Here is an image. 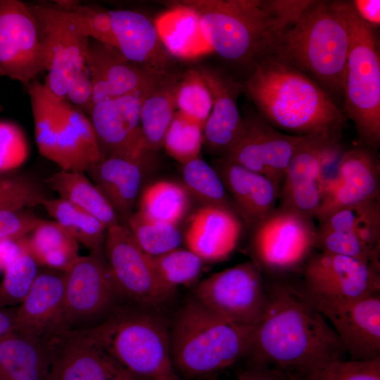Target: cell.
<instances>
[{
  "label": "cell",
  "mask_w": 380,
  "mask_h": 380,
  "mask_svg": "<svg viewBox=\"0 0 380 380\" xmlns=\"http://www.w3.org/2000/svg\"><path fill=\"white\" fill-rule=\"evenodd\" d=\"M42 205L72 238L90 253L103 252L107 227L93 215L62 198H46Z\"/></svg>",
  "instance_id": "36"
},
{
  "label": "cell",
  "mask_w": 380,
  "mask_h": 380,
  "mask_svg": "<svg viewBox=\"0 0 380 380\" xmlns=\"http://www.w3.org/2000/svg\"><path fill=\"white\" fill-rule=\"evenodd\" d=\"M125 224L137 244L151 257L179 248L183 241L177 224L153 220L139 210Z\"/></svg>",
  "instance_id": "39"
},
{
  "label": "cell",
  "mask_w": 380,
  "mask_h": 380,
  "mask_svg": "<svg viewBox=\"0 0 380 380\" xmlns=\"http://www.w3.org/2000/svg\"><path fill=\"white\" fill-rule=\"evenodd\" d=\"M87 66L94 103L127 94H145L163 75L145 70L127 60L115 48L92 39H89Z\"/></svg>",
  "instance_id": "21"
},
{
  "label": "cell",
  "mask_w": 380,
  "mask_h": 380,
  "mask_svg": "<svg viewBox=\"0 0 380 380\" xmlns=\"http://www.w3.org/2000/svg\"><path fill=\"white\" fill-rule=\"evenodd\" d=\"M175 102L177 111L204 127L211 113V93L198 69L182 72Z\"/></svg>",
  "instance_id": "42"
},
{
  "label": "cell",
  "mask_w": 380,
  "mask_h": 380,
  "mask_svg": "<svg viewBox=\"0 0 380 380\" xmlns=\"http://www.w3.org/2000/svg\"><path fill=\"white\" fill-rule=\"evenodd\" d=\"M65 100L89 115L94 103L91 75L87 65L72 78Z\"/></svg>",
  "instance_id": "49"
},
{
  "label": "cell",
  "mask_w": 380,
  "mask_h": 380,
  "mask_svg": "<svg viewBox=\"0 0 380 380\" xmlns=\"http://www.w3.org/2000/svg\"><path fill=\"white\" fill-rule=\"evenodd\" d=\"M103 253L127 303L156 309L173 298L176 291L160 281L151 256L137 244L126 224L119 223L107 229Z\"/></svg>",
  "instance_id": "11"
},
{
  "label": "cell",
  "mask_w": 380,
  "mask_h": 380,
  "mask_svg": "<svg viewBox=\"0 0 380 380\" xmlns=\"http://www.w3.org/2000/svg\"><path fill=\"white\" fill-rule=\"evenodd\" d=\"M317 226L345 232L373 251L380 245V200L341 208L318 221Z\"/></svg>",
  "instance_id": "35"
},
{
  "label": "cell",
  "mask_w": 380,
  "mask_h": 380,
  "mask_svg": "<svg viewBox=\"0 0 380 380\" xmlns=\"http://www.w3.org/2000/svg\"><path fill=\"white\" fill-rule=\"evenodd\" d=\"M27 236L0 241V270L4 271L21 255L28 253Z\"/></svg>",
  "instance_id": "51"
},
{
  "label": "cell",
  "mask_w": 380,
  "mask_h": 380,
  "mask_svg": "<svg viewBox=\"0 0 380 380\" xmlns=\"http://www.w3.org/2000/svg\"><path fill=\"white\" fill-rule=\"evenodd\" d=\"M40 34L48 75L45 84L65 99L73 76L87 65L89 38L52 5L28 4Z\"/></svg>",
  "instance_id": "13"
},
{
  "label": "cell",
  "mask_w": 380,
  "mask_h": 380,
  "mask_svg": "<svg viewBox=\"0 0 380 380\" xmlns=\"http://www.w3.org/2000/svg\"><path fill=\"white\" fill-rule=\"evenodd\" d=\"M243 119L244 128L240 137L222 157L267 177L281 187L293 156L312 136L281 132L260 115Z\"/></svg>",
  "instance_id": "15"
},
{
  "label": "cell",
  "mask_w": 380,
  "mask_h": 380,
  "mask_svg": "<svg viewBox=\"0 0 380 380\" xmlns=\"http://www.w3.org/2000/svg\"><path fill=\"white\" fill-rule=\"evenodd\" d=\"M254 327L226 319L191 297L179 310L170 329L176 372L180 378L195 379L232 367L250 355Z\"/></svg>",
  "instance_id": "3"
},
{
  "label": "cell",
  "mask_w": 380,
  "mask_h": 380,
  "mask_svg": "<svg viewBox=\"0 0 380 380\" xmlns=\"http://www.w3.org/2000/svg\"><path fill=\"white\" fill-rule=\"evenodd\" d=\"M245 229L234 211L204 205L192 215L183 241L186 248L204 262H217L227 259L235 251Z\"/></svg>",
  "instance_id": "25"
},
{
  "label": "cell",
  "mask_w": 380,
  "mask_h": 380,
  "mask_svg": "<svg viewBox=\"0 0 380 380\" xmlns=\"http://www.w3.org/2000/svg\"><path fill=\"white\" fill-rule=\"evenodd\" d=\"M41 221L25 209L0 210V241L28 235Z\"/></svg>",
  "instance_id": "48"
},
{
  "label": "cell",
  "mask_w": 380,
  "mask_h": 380,
  "mask_svg": "<svg viewBox=\"0 0 380 380\" xmlns=\"http://www.w3.org/2000/svg\"><path fill=\"white\" fill-rule=\"evenodd\" d=\"M214 167L246 229L251 230L277 208L281 187L267 177L222 156Z\"/></svg>",
  "instance_id": "26"
},
{
  "label": "cell",
  "mask_w": 380,
  "mask_h": 380,
  "mask_svg": "<svg viewBox=\"0 0 380 380\" xmlns=\"http://www.w3.org/2000/svg\"><path fill=\"white\" fill-rule=\"evenodd\" d=\"M151 258L160 281L175 291L179 286L194 284L204 263L196 253L180 247Z\"/></svg>",
  "instance_id": "40"
},
{
  "label": "cell",
  "mask_w": 380,
  "mask_h": 380,
  "mask_svg": "<svg viewBox=\"0 0 380 380\" xmlns=\"http://www.w3.org/2000/svg\"><path fill=\"white\" fill-rule=\"evenodd\" d=\"M260 117L274 128L298 136L340 140L346 118L312 78L267 54L243 87Z\"/></svg>",
  "instance_id": "2"
},
{
  "label": "cell",
  "mask_w": 380,
  "mask_h": 380,
  "mask_svg": "<svg viewBox=\"0 0 380 380\" xmlns=\"http://www.w3.org/2000/svg\"><path fill=\"white\" fill-rule=\"evenodd\" d=\"M348 32L349 47L343 89L344 116L354 124L363 145L380 146V58L374 29L362 20L349 1H331Z\"/></svg>",
  "instance_id": "7"
},
{
  "label": "cell",
  "mask_w": 380,
  "mask_h": 380,
  "mask_svg": "<svg viewBox=\"0 0 380 380\" xmlns=\"http://www.w3.org/2000/svg\"><path fill=\"white\" fill-rule=\"evenodd\" d=\"M349 2L357 15L362 20L373 29H376L379 27V0H353Z\"/></svg>",
  "instance_id": "52"
},
{
  "label": "cell",
  "mask_w": 380,
  "mask_h": 380,
  "mask_svg": "<svg viewBox=\"0 0 380 380\" xmlns=\"http://www.w3.org/2000/svg\"><path fill=\"white\" fill-rule=\"evenodd\" d=\"M182 73L173 70L162 75L144 94L140 122L147 149L163 147L165 134L177 112L175 95Z\"/></svg>",
  "instance_id": "31"
},
{
  "label": "cell",
  "mask_w": 380,
  "mask_h": 380,
  "mask_svg": "<svg viewBox=\"0 0 380 380\" xmlns=\"http://www.w3.org/2000/svg\"><path fill=\"white\" fill-rule=\"evenodd\" d=\"M49 380H141L115 362L86 331L62 332L46 342Z\"/></svg>",
  "instance_id": "16"
},
{
  "label": "cell",
  "mask_w": 380,
  "mask_h": 380,
  "mask_svg": "<svg viewBox=\"0 0 380 380\" xmlns=\"http://www.w3.org/2000/svg\"><path fill=\"white\" fill-rule=\"evenodd\" d=\"M288 380H312L310 376H300L295 375L286 376Z\"/></svg>",
  "instance_id": "54"
},
{
  "label": "cell",
  "mask_w": 380,
  "mask_h": 380,
  "mask_svg": "<svg viewBox=\"0 0 380 380\" xmlns=\"http://www.w3.org/2000/svg\"><path fill=\"white\" fill-rule=\"evenodd\" d=\"M203 144V127L177 111L165 134L167 153L184 165L199 157Z\"/></svg>",
  "instance_id": "43"
},
{
  "label": "cell",
  "mask_w": 380,
  "mask_h": 380,
  "mask_svg": "<svg viewBox=\"0 0 380 380\" xmlns=\"http://www.w3.org/2000/svg\"><path fill=\"white\" fill-rule=\"evenodd\" d=\"M146 158L110 156L87 171L118 220L123 217L127 221L133 214L132 212L141 185L143 166Z\"/></svg>",
  "instance_id": "28"
},
{
  "label": "cell",
  "mask_w": 380,
  "mask_h": 380,
  "mask_svg": "<svg viewBox=\"0 0 380 380\" xmlns=\"http://www.w3.org/2000/svg\"><path fill=\"white\" fill-rule=\"evenodd\" d=\"M155 24L167 53L182 61H192L213 53L203 35L198 14L179 1L159 15Z\"/></svg>",
  "instance_id": "29"
},
{
  "label": "cell",
  "mask_w": 380,
  "mask_h": 380,
  "mask_svg": "<svg viewBox=\"0 0 380 380\" xmlns=\"http://www.w3.org/2000/svg\"><path fill=\"white\" fill-rule=\"evenodd\" d=\"M212 96L211 113L203 127V144L209 152L223 156L236 144L244 128L237 99L243 87L224 72L198 69Z\"/></svg>",
  "instance_id": "22"
},
{
  "label": "cell",
  "mask_w": 380,
  "mask_h": 380,
  "mask_svg": "<svg viewBox=\"0 0 380 380\" xmlns=\"http://www.w3.org/2000/svg\"><path fill=\"white\" fill-rule=\"evenodd\" d=\"M264 276L266 304L254 327L250 358L300 376L343 360L338 335L306 293L300 274Z\"/></svg>",
  "instance_id": "1"
},
{
  "label": "cell",
  "mask_w": 380,
  "mask_h": 380,
  "mask_svg": "<svg viewBox=\"0 0 380 380\" xmlns=\"http://www.w3.org/2000/svg\"><path fill=\"white\" fill-rule=\"evenodd\" d=\"M337 141L312 137L296 151L284 172L277 206L315 220L322 198L321 158L327 146Z\"/></svg>",
  "instance_id": "24"
},
{
  "label": "cell",
  "mask_w": 380,
  "mask_h": 380,
  "mask_svg": "<svg viewBox=\"0 0 380 380\" xmlns=\"http://www.w3.org/2000/svg\"><path fill=\"white\" fill-rule=\"evenodd\" d=\"M28 155V143L21 128L13 122L0 120V174L20 167Z\"/></svg>",
  "instance_id": "47"
},
{
  "label": "cell",
  "mask_w": 380,
  "mask_h": 380,
  "mask_svg": "<svg viewBox=\"0 0 380 380\" xmlns=\"http://www.w3.org/2000/svg\"><path fill=\"white\" fill-rule=\"evenodd\" d=\"M314 220L277 206L251 229L252 260L267 276L300 274L316 250Z\"/></svg>",
  "instance_id": "8"
},
{
  "label": "cell",
  "mask_w": 380,
  "mask_h": 380,
  "mask_svg": "<svg viewBox=\"0 0 380 380\" xmlns=\"http://www.w3.org/2000/svg\"><path fill=\"white\" fill-rule=\"evenodd\" d=\"M303 288L316 306L380 293V271L369 262L315 250L304 265Z\"/></svg>",
  "instance_id": "12"
},
{
  "label": "cell",
  "mask_w": 380,
  "mask_h": 380,
  "mask_svg": "<svg viewBox=\"0 0 380 380\" xmlns=\"http://www.w3.org/2000/svg\"><path fill=\"white\" fill-rule=\"evenodd\" d=\"M104 158L89 118L63 99L56 164L62 170L84 172Z\"/></svg>",
  "instance_id": "27"
},
{
  "label": "cell",
  "mask_w": 380,
  "mask_h": 380,
  "mask_svg": "<svg viewBox=\"0 0 380 380\" xmlns=\"http://www.w3.org/2000/svg\"><path fill=\"white\" fill-rule=\"evenodd\" d=\"M51 354L47 345L13 331L0 339V380H49Z\"/></svg>",
  "instance_id": "30"
},
{
  "label": "cell",
  "mask_w": 380,
  "mask_h": 380,
  "mask_svg": "<svg viewBox=\"0 0 380 380\" xmlns=\"http://www.w3.org/2000/svg\"><path fill=\"white\" fill-rule=\"evenodd\" d=\"M44 70L39 28L27 4L0 0V76L27 87Z\"/></svg>",
  "instance_id": "14"
},
{
  "label": "cell",
  "mask_w": 380,
  "mask_h": 380,
  "mask_svg": "<svg viewBox=\"0 0 380 380\" xmlns=\"http://www.w3.org/2000/svg\"><path fill=\"white\" fill-rule=\"evenodd\" d=\"M194 297L220 317L255 327L266 304L263 272L253 260H248L215 272L201 281Z\"/></svg>",
  "instance_id": "10"
},
{
  "label": "cell",
  "mask_w": 380,
  "mask_h": 380,
  "mask_svg": "<svg viewBox=\"0 0 380 380\" xmlns=\"http://www.w3.org/2000/svg\"><path fill=\"white\" fill-rule=\"evenodd\" d=\"M46 183L60 198L93 215L107 229L120 223L108 200L84 172L61 170L49 177Z\"/></svg>",
  "instance_id": "32"
},
{
  "label": "cell",
  "mask_w": 380,
  "mask_h": 380,
  "mask_svg": "<svg viewBox=\"0 0 380 380\" xmlns=\"http://www.w3.org/2000/svg\"><path fill=\"white\" fill-rule=\"evenodd\" d=\"M182 165L184 186L189 194L194 195L205 205L224 207L236 213L233 201L214 167L199 157Z\"/></svg>",
  "instance_id": "38"
},
{
  "label": "cell",
  "mask_w": 380,
  "mask_h": 380,
  "mask_svg": "<svg viewBox=\"0 0 380 380\" xmlns=\"http://www.w3.org/2000/svg\"><path fill=\"white\" fill-rule=\"evenodd\" d=\"M349 47L346 25L331 2L313 1L275 39L268 54L342 95Z\"/></svg>",
  "instance_id": "4"
},
{
  "label": "cell",
  "mask_w": 380,
  "mask_h": 380,
  "mask_svg": "<svg viewBox=\"0 0 380 380\" xmlns=\"http://www.w3.org/2000/svg\"><path fill=\"white\" fill-rule=\"evenodd\" d=\"M189 195L183 185L158 181L143 191L139 211L153 220L177 225L188 210Z\"/></svg>",
  "instance_id": "37"
},
{
  "label": "cell",
  "mask_w": 380,
  "mask_h": 380,
  "mask_svg": "<svg viewBox=\"0 0 380 380\" xmlns=\"http://www.w3.org/2000/svg\"><path fill=\"white\" fill-rule=\"evenodd\" d=\"M145 94H127L94 103L89 118L105 158H144L151 153L140 122V108Z\"/></svg>",
  "instance_id": "17"
},
{
  "label": "cell",
  "mask_w": 380,
  "mask_h": 380,
  "mask_svg": "<svg viewBox=\"0 0 380 380\" xmlns=\"http://www.w3.org/2000/svg\"><path fill=\"white\" fill-rule=\"evenodd\" d=\"M26 89L30 99L38 151L42 156L56 163L63 99L53 94L45 84L37 80Z\"/></svg>",
  "instance_id": "34"
},
{
  "label": "cell",
  "mask_w": 380,
  "mask_h": 380,
  "mask_svg": "<svg viewBox=\"0 0 380 380\" xmlns=\"http://www.w3.org/2000/svg\"><path fill=\"white\" fill-rule=\"evenodd\" d=\"M179 2L198 14L203 35L213 52L251 70L269 53L275 39L289 26L273 11L270 1Z\"/></svg>",
  "instance_id": "5"
},
{
  "label": "cell",
  "mask_w": 380,
  "mask_h": 380,
  "mask_svg": "<svg viewBox=\"0 0 380 380\" xmlns=\"http://www.w3.org/2000/svg\"><path fill=\"white\" fill-rule=\"evenodd\" d=\"M154 308L125 303L86 331L121 368L141 380H182L172 362L170 329Z\"/></svg>",
  "instance_id": "6"
},
{
  "label": "cell",
  "mask_w": 380,
  "mask_h": 380,
  "mask_svg": "<svg viewBox=\"0 0 380 380\" xmlns=\"http://www.w3.org/2000/svg\"><path fill=\"white\" fill-rule=\"evenodd\" d=\"M235 380H288L286 376L259 360L250 358L248 367Z\"/></svg>",
  "instance_id": "50"
},
{
  "label": "cell",
  "mask_w": 380,
  "mask_h": 380,
  "mask_svg": "<svg viewBox=\"0 0 380 380\" xmlns=\"http://www.w3.org/2000/svg\"><path fill=\"white\" fill-rule=\"evenodd\" d=\"M38 266L27 253L4 270L0 284V308H11L23 302L39 273Z\"/></svg>",
  "instance_id": "44"
},
{
  "label": "cell",
  "mask_w": 380,
  "mask_h": 380,
  "mask_svg": "<svg viewBox=\"0 0 380 380\" xmlns=\"http://www.w3.org/2000/svg\"><path fill=\"white\" fill-rule=\"evenodd\" d=\"M380 200V163L376 151L363 145L345 151L336 180L322 194L315 220L348 206Z\"/></svg>",
  "instance_id": "18"
},
{
  "label": "cell",
  "mask_w": 380,
  "mask_h": 380,
  "mask_svg": "<svg viewBox=\"0 0 380 380\" xmlns=\"http://www.w3.org/2000/svg\"><path fill=\"white\" fill-rule=\"evenodd\" d=\"M47 198L34 181L20 175H0V210L39 205Z\"/></svg>",
  "instance_id": "45"
},
{
  "label": "cell",
  "mask_w": 380,
  "mask_h": 380,
  "mask_svg": "<svg viewBox=\"0 0 380 380\" xmlns=\"http://www.w3.org/2000/svg\"><path fill=\"white\" fill-rule=\"evenodd\" d=\"M126 303L114 281L103 252L79 255L65 272V331L91 329Z\"/></svg>",
  "instance_id": "9"
},
{
  "label": "cell",
  "mask_w": 380,
  "mask_h": 380,
  "mask_svg": "<svg viewBox=\"0 0 380 380\" xmlns=\"http://www.w3.org/2000/svg\"><path fill=\"white\" fill-rule=\"evenodd\" d=\"M15 309L0 308V339L14 331Z\"/></svg>",
  "instance_id": "53"
},
{
  "label": "cell",
  "mask_w": 380,
  "mask_h": 380,
  "mask_svg": "<svg viewBox=\"0 0 380 380\" xmlns=\"http://www.w3.org/2000/svg\"><path fill=\"white\" fill-rule=\"evenodd\" d=\"M78 244L55 221L42 220L27 236L28 253L37 265L62 272L79 256Z\"/></svg>",
  "instance_id": "33"
},
{
  "label": "cell",
  "mask_w": 380,
  "mask_h": 380,
  "mask_svg": "<svg viewBox=\"0 0 380 380\" xmlns=\"http://www.w3.org/2000/svg\"><path fill=\"white\" fill-rule=\"evenodd\" d=\"M308 376L312 380H380V356L337 360Z\"/></svg>",
  "instance_id": "46"
},
{
  "label": "cell",
  "mask_w": 380,
  "mask_h": 380,
  "mask_svg": "<svg viewBox=\"0 0 380 380\" xmlns=\"http://www.w3.org/2000/svg\"><path fill=\"white\" fill-rule=\"evenodd\" d=\"M53 6L83 35L117 49L109 10L71 1H58Z\"/></svg>",
  "instance_id": "41"
},
{
  "label": "cell",
  "mask_w": 380,
  "mask_h": 380,
  "mask_svg": "<svg viewBox=\"0 0 380 380\" xmlns=\"http://www.w3.org/2000/svg\"><path fill=\"white\" fill-rule=\"evenodd\" d=\"M64 293L65 272L39 271L31 289L16 309L14 331L44 343L65 331Z\"/></svg>",
  "instance_id": "20"
},
{
  "label": "cell",
  "mask_w": 380,
  "mask_h": 380,
  "mask_svg": "<svg viewBox=\"0 0 380 380\" xmlns=\"http://www.w3.org/2000/svg\"><path fill=\"white\" fill-rule=\"evenodd\" d=\"M316 307L329 320L350 360L380 356V293Z\"/></svg>",
  "instance_id": "19"
},
{
  "label": "cell",
  "mask_w": 380,
  "mask_h": 380,
  "mask_svg": "<svg viewBox=\"0 0 380 380\" xmlns=\"http://www.w3.org/2000/svg\"><path fill=\"white\" fill-rule=\"evenodd\" d=\"M117 50L129 61L151 72L170 70L172 58L159 37L154 21L132 9L109 10Z\"/></svg>",
  "instance_id": "23"
}]
</instances>
